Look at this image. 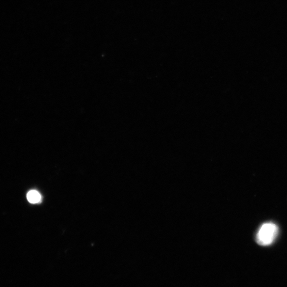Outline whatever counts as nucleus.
Returning <instances> with one entry per match:
<instances>
[{"label":"nucleus","mask_w":287,"mask_h":287,"mask_svg":"<svg viewBox=\"0 0 287 287\" xmlns=\"http://www.w3.org/2000/svg\"><path fill=\"white\" fill-rule=\"evenodd\" d=\"M278 234V227L275 224L269 222L263 224L256 234V241L262 246L271 245Z\"/></svg>","instance_id":"nucleus-1"},{"label":"nucleus","mask_w":287,"mask_h":287,"mask_svg":"<svg viewBox=\"0 0 287 287\" xmlns=\"http://www.w3.org/2000/svg\"><path fill=\"white\" fill-rule=\"evenodd\" d=\"M27 198L29 202L32 204L38 203L42 200L40 194L35 190L29 191L27 195Z\"/></svg>","instance_id":"nucleus-2"}]
</instances>
